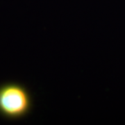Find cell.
<instances>
[{
  "instance_id": "obj_1",
  "label": "cell",
  "mask_w": 125,
  "mask_h": 125,
  "mask_svg": "<svg viewBox=\"0 0 125 125\" xmlns=\"http://www.w3.org/2000/svg\"><path fill=\"white\" fill-rule=\"evenodd\" d=\"M29 104L28 94L18 85H7L0 90V111L6 115H22L28 111Z\"/></svg>"
}]
</instances>
